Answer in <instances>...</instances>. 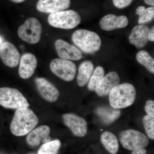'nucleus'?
<instances>
[{"label":"nucleus","instance_id":"aec40b11","mask_svg":"<svg viewBox=\"0 0 154 154\" xmlns=\"http://www.w3.org/2000/svg\"><path fill=\"white\" fill-rule=\"evenodd\" d=\"M96 113L102 121L106 124L113 123L121 115V111L119 109L106 107H98L96 109Z\"/></svg>","mask_w":154,"mask_h":154},{"label":"nucleus","instance_id":"f257e3e1","mask_svg":"<svg viewBox=\"0 0 154 154\" xmlns=\"http://www.w3.org/2000/svg\"><path fill=\"white\" fill-rule=\"evenodd\" d=\"M38 119L36 114L28 107L17 109L11 122V132L16 136L28 134L38 124Z\"/></svg>","mask_w":154,"mask_h":154},{"label":"nucleus","instance_id":"2eb2a0df","mask_svg":"<svg viewBox=\"0 0 154 154\" xmlns=\"http://www.w3.org/2000/svg\"><path fill=\"white\" fill-rule=\"evenodd\" d=\"M120 82V78L116 72H110L104 76L95 91L99 97L107 96L113 88L119 85Z\"/></svg>","mask_w":154,"mask_h":154},{"label":"nucleus","instance_id":"2f4dec72","mask_svg":"<svg viewBox=\"0 0 154 154\" xmlns=\"http://www.w3.org/2000/svg\"><path fill=\"white\" fill-rule=\"evenodd\" d=\"M11 1H12V2H14L15 3H21L22 2H24L25 0H11Z\"/></svg>","mask_w":154,"mask_h":154},{"label":"nucleus","instance_id":"f704fd0d","mask_svg":"<svg viewBox=\"0 0 154 154\" xmlns=\"http://www.w3.org/2000/svg\"><path fill=\"white\" fill-rule=\"evenodd\" d=\"M0 134H1V131H0Z\"/></svg>","mask_w":154,"mask_h":154},{"label":"nucleus","instance_id":"f8f14e48","mask_svg":"<svg viewBox=\"0 0 154 154\" xmlns=\"http://www.w3.org/2000/svg\"><path fill=\"white\" fill-rule=\"evenodd\" d=\"M55 47L58 55L61 59L79 60L82 58V54L79 49L62 39H57L55 42Z\"/></svg>","mask_w":154,"mask_h":154},{"label":"nucleus","instance_id":"a211bd4d","mask_svg":"<svg viewBox=\"0 0 154 154\" xmlns=\"http://www.w3.org/2000/svg\"><path fill=\"white\" fill-rule=\"evenodd\" d=\"M50 128L47 125H42L32 130L28 134L26 142L30 146L36 147L39 145L43 139L49 136Z\"/></svg>","mask_w":154,"mask_h":154},{"label":"nucleus","instance_id":"7c9ffc66","mask_svg":"<svg viewBox=\"0 0 154 154\" xmlns=\"http://www.w3.org/2000/svg\"><path fill=\"white\" fill-rule=\"evenodd\" d=\"M144 1L145 2L147 5L151 6L153 7H154V0H144Z\"/></svg>","mask_w":154,"mask_h":154},{"label":"nucleus","instance_id":"412c9836","mask_svg":"<svg viewBox=\"0 0 154 154\" xmlns=\"http://www.w3.org/2000/svg\"><path fill=\"white\" fill-rule=\"evenodd\" d=\"M101 142L105 149L111 154H116L119 149L117 137L112 133L105 131L101 136Z\"/></svg>","mask_w":154,"mask_h":154},{"label":"nucleus","instance_id":"ddd939ff","mask_svg":"<svg viewBox=\"0 0 154 154\" xmlns=\"http://www.w3.org/2000/svg\"><path fill=\"white\" fill-rule=\"evenodd\" d=\"M71 0H38L36 9L39 12L53 14L69 8Z\"/></svg>","mask_w":154,"mask_h":154},{"label":"nucleus","instance_id":"473e14b6","mask_svg":"<svg viewBox=\"0 0 154 154\" xmlns=\"http://www.w3.org/2000/svg\"><path fill=\"white\" fill-rule=\"evenodd\" d=\"M2 42V37L0 36V44Z\"/></svg>","mask_w":154,"mask_h":154},{"label":"nucleus","instance_id":"72a5a7b5","mask_svg":"<svg viewBox=\"0 0 154 154\" xmlns=\"http://www.w3.org/2000/svg\"><path fill=\"white\" fill-rule=\"evenodd\" d=\"M34 154V153H30V154Z\"/></svg>","mask_w":154,"mask_h":154},{"label":"nucleus","instance_id":"4468645a","mask_svg":"<svg viewBox=\"0 0 154 154\" xmlns=\"http://www.w3.org/2000/svg\"><path fill=\"white\" fill-rule=\"evenodd\" d=\"M36 57L30 53L25 54L20 58L19 69V75L22 79H27L33 75L37 66Z\"/></svg>","mask_w":154,"mask_h":154},{"label":"nucleus","instance_id":"a878e982","mask_svg":"<svg viewBox=\"0 0 154 154\" xmlns=\"http://www.w3.org/2000/svg\"><path fill=\"white\" fill-rule=\"evenodd\" d=\"M143 123L148 137L151 139H154V119L149 115H146L143 119Z\"/></svg>","mask_w":154,"mask_h":154},{"label":"nucleus","instance_id":"9d476101","mask_svg":"<svg viewBox=\"0 0 154 154\" xmlns=\"http://www.w3.org/2000/svg\"><path fill=\"white\" fill-rule=\"evenodd\" d=\"M0 57L4 63L11 68L17 66L21 58L20 54L16 46L8 42L1 45Z\"/></svg>","mask_w":154,"mask_h":154},{"label":"nucleus","instance_id":"20e7f679","mask_svg":"<svg viewBox=\"0 0 154 154\" xmlns=\"http://www.w3.org/2000/svg\"><path fill=\"white\" fill-rule=\"evenodd\" d=\"M81 16L73 10L62 11L50 14L48 21L50 25L54 28L72 29L79 25Z\"/></svg>","mask_w":154,"mask_h":154},{"label":"nucleus","instance_id":"5701e85b","mask_svg":"<svg viewBox=\"0 0 154 154\" xmlns=\"http://www.w3.org/2000/svg\"><path fill=\"white\" fill-rule=\"evenodd\" d=\"M136 59L139 63L142 65L149 72L154 74V60L148 52L144 50L139 51L137 54Z\"/></svg>","mask_w":154,"mask_h":154},{"label":"nucleus","instance_id":"b1692460","mask_svg":"<svg viewBox=\"0 0 154 154\" xmlns=\"http://www.w3.org/2000/svg\"><path fill=\"white\" fill-rule=\"evenodd\" d=\"M105 75L104 69L102 67L98 66L93 72L89 80L88 88L90 91H95L99 83L104 78Z\"/></svg>","mask_w":154,"mask_h":154},{"label":"nucleus","instance_id":"f3484780","mask_svg":"<svg viewBox=\"0 0 154 154\" xmlns=\"http://www.w3.org/2000/svg\"><path fill=\"white\" fill-rule=\"evenodd\" d=\"M128 24V19L126 16H116L113 14L106 15L99 23L101 28L105 31L125 28Z\"/></svg>","mask_w":154,"mask_h":154},{"label":"nucleus","instance_id":"c756f323","mask_svg":"<svg viewBox=\"0 0 154 154\" xmlns=\"http://www.w3.org/2000/svg\"><path fill=\"white\" fill-rule=\"evenodd\" d=\"M146 152L145 149L141 148L132 151L131 154H146Z\"/></svg>","mask_w":154,"mask_h":154},{"label":"nucleus","instance_id":"c85d7f7f","mask_svg":"<svg viewBox=\"0 0 154 154\" xmlns=\"http://www.w3.org/2000/svg\"><path fill=\"white\" fill-rule=\"evenodd\" d=\"M149 40L151 42L154 41V27L152 26L151 29L149 30L148 36Z\"/></svg>","mask_w":154,"mask_h":154},{"label":"nucleus","instance_id":"bb28decb","mask_svg":"<svg viewBox=\"0 0 154 154\" xmlns=\"http://www.w3.org/2000/svg\"><path fill=\"white\" fill-rule=\"evenodd\" d=\"M133 0H113V4L116 8H124L129 6Z\"/></svg>","mask_w":154,"mask_h":154},{"label":"nucleus","instance_id":"39448f33","mask_svg":"<svg viewBox=\"0 0 154 154\" xmlns=\"http://www.w3.org/2000/svg\"><path fill=\"white\" fill-rule=\"evenodd\" d=\"M0 105L13 109L30 106L27 99L19 90L10 88H0Z\"/></svg>","mask_w":154,"mask_h":154},{"label":"nucleus","instance_id":"6ab92c4d","mask_svg":"<svg viewBox=\"0 0 154 154\" xmlns=\"http://www.w3.org/2000/svg\"><path fill=\"white\" fill-rule=\"evenodd\" d=\"M94 70V64L91 61H85L81 64L77 76V82L80 87H84L89 82Z\"/></svg>","mask_w":154,"mask_h":154},{"label":"nucleus","instance_id":"1a4fd4ad","mask_svg":"<svg viewBox=\"0 0 154 154\" xmlns=\"http://www.w3.org/2000/svg\"><path fill=\"white\" fill-rule=\"evenodd\" d=\"M64 124L75 136L85 137L88 132V124L84 119L73 113H66L62 116Z\"/></svg>","mask_w":154,"mask_h":154},{"label":"nucleus","instance_id":"dca6fc26","mask_svg":"<svg viewBox=\"0 0 154 154\" xmlns=\"http://www.w3.org/2000/svg\"><path fill=\"white\" fill-rule=\"evenodd\" d=\"M149 30V27L146 25L134 26L129 36V43L139 49L145 47L149 41L148 36Z\"/></svg>","mask_w":154,"mask_h":154},{"label":"nucleus","instance_id":"cd10ccee","mask_svg":"<svg viewBox=\"0 0 154 154\" xmlns=\"http://www.w3.org/2000/svg\"><path fill=\"white\" fill-rule=\"evenodd\" d=\"M154 102L152 100H148L146 102L145 109L148 115L154 118Z\"/></svg>","mask_w":154,"mask_h":154},{"label":"nucleus","instance_id":"7ed1b4c3","mask_svg":"<svg viewBox=\"0 0 154 154\" xmlns=\"http://www.w3.org/2000/svg\"><path fill=\"white\" fill-rule=\"evenodd\" d=\"M72 40L77 47L87 54L97 52L102 44L101 38L97 33L85 29L75 31L72 35Z\"/></svg>","mask_w":154,"mask_h":154},{"label":"nucleus","instance_id":"f03ea898","mask_svg":"<svg viewBox=\"0 0 154 154\" xmlns=\"http://www.w3.org/2000/svg\"><path fill=\"white\" fill-rule=\"evenodd\" d=\"M136 97V90L129 83H123L113 88L109 94L110 106L114 109H120L133 104Z\"/></svg>","mask_w":154,"mask_h":154},{"label":"nucleus","instance_id":"6e6552de","mask_svg":"<svg viewBox=\"0 0 154 154\" xmlns=\"http://www.w3.org/2000/svg\"><path fill=\"white\" fill-rule=\"evenodd\" d=\"M50 68L57 76L66 82L72 81L76 73L75 64L68 60L61 58L54 59L50 64Z\"/></svg>","mask_w":154,"mask_h":154},{"label":"nucleus","instance_id":"393cba45","mask_svg":"<svg viewBox=\"0 0 154 154\" xmlns=\"http://www.w3.org/2000/svg\"><path fill=\"white\" fill-rule=\"evenodd\" d=\"M61 145L60 140H58L43 143L38 150V154H57Z\"/></svg>","mask_w":154,"mask_h":154},{"label":"nucleus","instance_id":"423d86ee","mask_svg":"<svg viewBox=\"0 0 154 154\" xmlns=\"http://www.w3.org/2000/svg\"><path fill=\"white\" fill-rule=\"evenodd\" d=\"M42 26L38 19L34 17L27 19L19 27L18 34L23 41L30 44L38 43L41 38Z\"/></svg>","mask_w":154,"mask_h":154},{"label":"nucleus","instance_id":"4be33fe9","mask_svg":"<svg viewBox=\"0 0 154 154\" xmlns=\"http://www.w3.org/2000/svg\"><path fill=\"white\" fill-rule=\"evenodd\" d=\"M135 14L139 16L138 22L140 25L151 22L154 19V7L146 8L144 6H139L136 10Z\"/></svg>","mask_w":154,"mask_h":154},{"label":"nucleus","instance_id":"9b49d317","mask_svg":"<svg viewBox=\"0 0 154 154\" xmlns=\"http://www.w3.org/2000/svg\"><path fill=\"white\" fill-rule=\"evenodd\" d=\"M36 88L40 96L46 101L54 102L58 99L60 92L54 85L44 78L35 79Z\"/></svg>","mask_w":154,"mask_h":154},{"label":"nucleus","instance_id":"0eeeda50","mask_svg":"<svg viewBox=\"0 0 154 154\" xmlns=\"http://www.w3.org/2000/svg\"><path fill=\"white\" fill-rule=\"evenodd\" d=\"M120 143L123 147L130 151L145 148L148 146V138L137 130L129 129L124 131L119 134Z\"/></svg>","mask_w":154,"mask_h":154}]
</instances>
